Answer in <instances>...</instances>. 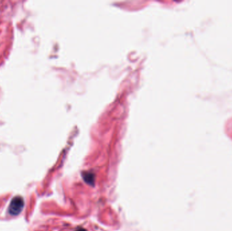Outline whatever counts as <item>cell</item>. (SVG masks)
Listing matches in <instances>:
<instances>
[{"instance_id": "1", "label": "cell", "mask_w": 232, "mask_h": 231, "mask_svg": "<svg viewBox=\"0 0 232 231\" xmlns=\"http://www.w3.org/2000/svg\"><path fill=\"white\" fill-rule=\"evenodd\" d=\"M24 202L23 199L21 197H15L11 201L9 206V213L12 216L19 215L23 209Z\"/></svg>"}, {"instance_id": "2", "label": "cell", "mask_w": 232, "mask_h": 231, "mask_svg": "<svg viewBox=\"0 0 232 231\" xmlns=\"http://www.w3.org/2000/svg\"><path fill=\"white\" fill-rule=\"evenodd\" d=\"M82 177L84 181L90 185H94V174L90 171H84L82 173Z\"/></svg>"}, {"instance_id": "3", "label": "cell", "mask_w": 232, "mask_h": 231, "mask_svg": "<svg viewBox=\"0 0 232 231\" xmlns=\"http://www.w3.org/2000/svg\"><path fill=\"white\" fill-rule=\"evenodd\" d=\"M76 231H86L85 229H84V228H79V229H77Z\"/></svg>"}]
</instances>
